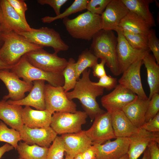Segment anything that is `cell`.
Returning a JSON list of instances; mask_svg holds the SVG:
<instances>
[{"label":"cell","instance_id":"cell-7","mask_svg":"<svg viewBox=\"0 0 159 159\" xmlns=\"http://www.w3.org/2000/svg\"><path fill=\"white\" fill-rule=\"evenodd\" d=\"M88 116L84 111L74 113L56 112L52 116L50 126L59 135L77 133L82 131Z\"/></svg>","mask_w":159,"mask_h":159},{"label":"cell","instance_id":"cell-54","mask_svg":"<svg viewBox=\"0 0 159 159\" xmlns=\"http://www.w3.org/2000/svg\"><path fill=\"white\" fill-rule=\"evenodd\" d=\"M17 159H23L20 158H18Z\"/></svg>","mask_w":159,"mask_h":159},{"label":"cell","instance_id":"cell-11","mask_svg":"<svg viewBox=\"0 0 159 159\" xmlns=\"http://www.w3.org/2000/svg\"><path fill=\"white\" fill-rule=\"evenodd\" d=\"M85 131L92 145L102 144L116 138L112 125L110 114L107 111L96 117L91 127Z\"/></svg>","mask_w":159,"mask_h":159},{"label":"cell","instance_id":"cell-13","mask_svg":"<svg viewBox=\"0 0 159 159\" xmlns=\"http://www.w3.org/2000/svg\"><path fill=\"white\" fill-rule=\"evenodd\" d=\"M103 144H93L95 159H119L127 154L129 144L128 138L117 137Z\"/></svg>","mask_w":159,"mask_h":159},{"label":"cell","instance_id":"cell-22","mask_svg":"<svg viewBox=\"0 0 159 159\" xmlns=\"http://www.w3.org/2000/svg\"><path fill=\"white\" fill-rule=\"evenodd\" d=\"M115 137L129 138L138 132L140 129L135 127L122 110H112L108 111Z\"/></svg>","mask_w":159,"mask_h":159},{"label":"cell","instance_id":"cell-33","mask_svg":"<svg viewBox=\"0 0 159 159\" xmlns=\"http://www.w3.org/2000/svg\"><path fill=\"white\" fill-rule=\"evenodd\" d=\"M21 140L19 132L9 128L4 123L0 121V142L9 144L16 150L18 142Z\"/></svg>","mask_w":159,"mask_h":159},{"label":"cell","instance_id":"cell-37","mask_svg":"<svg viewBox=\"0 0 159 159\" xmlns=\"http://www.w3.org/2000/svg\"><path fill=\"white\" fill-rule=\"evenodd\" d=\"M159 94H154L150 100L145 116V123L153 118L159 112Z\"/></svg>","mask_w":159,"mask_h":159},{"label":"cell","instance_id":"cell-1","mask_svg":"<svg viewBox=\"0 0 159 159\" xmlns=\"http://www.w3.org/2000/svg\"><path fill=\"white\" fill-rule=\"evenodd\" d=\"M91 70L88 68L82 73V77L77 81L73 90L65 92L70 100L78 99L85 112L92 120L105 112L101 109L96 101L97 98L102 95L104 89L93 84L90 80Z\"/></svg>","mask_w":159,"mask_h":159},{"label":"cell","instance_id":"cell-48","mask_svg":"<svg viewBox=\"0 0 159 159\" xmlns=\"http://www.w3.org/2000/svg\"><path fill=\"white\" fill-rule=\"evenodd\" d=\"M143 153V155L141 159H150V153L148 147Z\"/></svg>","mask_w":159,"mask_h":159},{"label":"cell","instance_id":"cell-15","mask_svg":"<svg viewBox=\"0 0 159 159\" xmlns=\"http://www.w3.org/2000/svg\"><path fill=\"white\" fill-rule=\"evenodd\" d=\"M137 97L132 92L119 84L112 91L103 96L101 102L102 106L107 111L112 110H122Z\"/></svg>","mask_w":159,"mask_h":159},{"label":"cell","instance_id":"cell-42","mask_svg":"<svg viewBox=\"0 0 159 159\" xmlns=\"http://www.w3.org/2000/svg\"><path fill=\"white\" fill-rule=\"evenodd\" d=\"M140 128L151 132H159V112L152 119L144 123Z\"/></svg>","mask_w":159,"mask_h":159},{"label":"cell","instance_id":"cell-35","mask_svg":"<svg viewBox=\"0 0 159 159\" xmlns=\"http://www.w3.org/2000/svg\"><path fill=\"white\" fill-rule=\"evenodd\" d=\"M49 148L47 159H63L65 145L61 136H57Z\"/></svg>","mask_w":159,"mask_h":159},{"label":"cell","instance_id":"cell-18","mask_svg":"<svg viewBox=\"0 0 159 159\" xmlns=\"http://www.w3.org/2000/svg\"><path fill=\"white\" fill-rule=\"evenodd\" d=\"M128 138L129 144L127 154L129 159H138L152 142L159 143V132H149L141 128Z\"/></svg>","mask_w":159,"mask_h":159},{"label":"cell","instance_id":"cell-38","mask_svg":"<svg viewBox=\"0 0 159 159\" xmlns=\"http://www.w3.org/2000/svg\"><path fill=\"white\" fill-rule=\"evenodd\" d=\"M148 37V48L152 52L157 63L159 64V40L155 31L151 29Z\"/></svg>","mask_w":159,"mask_h":159},{"label":"cell","instance_id":"cell-32","mask_svg":"<svg viewBox=\"0 0 159 159\" xmlns=\"http://www.w3.org/2000/svg\"><path fill=\"white\" fill-rule=\"evenodd\" d=\"M75 63L73 58H69L66 67L62 72L64 80L62 87L65 92L73 89L77 81L75 69Z\"/></svg>","mask_w":159,"mask_h":159},{"label":"cell","instance_id":"cell-28","mask_svg":"<svg viewBox=\"0 0 159 159\" xmlns=\"http://www.w3.org/2000/svg\"><path fill=\"white\" fill-rule=\"evenodd\" d=\"M128 10L145 21L151 27L155 26L153 15L150 10L152 0H121Z\"/></svg>","mask_w":159,"mask_h":159},{"label":"cell","instance_id":"cell-47","mask_svg":"<svg viewBox=\"0 0 159 159\" xmlns=\"http://www.w3.org/2000/svg\"><path fill=\"white\" fill-rule=\"evenodd\" d=\"M11 66L8 65L0 59V69H7L10 70Z\"/></svg>","mask_w":159,"mask_h":159},{"label":"cell","instance_id":"cell-50","mask_svg":"<svg viewBox=\"0 0 159 159\" xmlns=\"http://www.w3.org/2000/svg\"><path fill=\"white\" fill-rule=\"evenodd\" d=\"M2 31L1 26L0 24V48H1L3 44V41L1 36Z\"/></svg>","mask_w":159,"mask_h":159},{"label":"cell","instance_id":"cell-12","mask_svg":"<svg viewBox=\"0 0 159 159\" xmlns=\"http://www.w3.org/2000/svg\"><path fill=\"white\" fill-rule=\"evenodd\" d=\"M9 70L0 69V80L4 84L9 92L3 97L7 100L18 101L25 97V93L30 92L33 86V82L21 80L14 73Z\"/></svg>","mask_w":159,"mask_h":159},{"label":"cell","instance_id":"cell-39","mask_svg":"<svg viewBox=\"0 0 159 159\" xmlns=\"http://www.w3.org/2000/svg\"><path fill=\"white\" fill-rule=\"evenodd\" d=\"M93 84L108 90L114 89L118 85L116 78L107 75L100 78L98 82H93Z\"/></svg>","mask_w":159,"mask_h":159},{"label":"cell","instance_id":"cell-21","mask_svg":"<svg viewBox=\"0 0 159 159\" xmlns=\"http://www.w3.org/2000/svg\"><path fill=\"white\" fill-rule=\"evenodd\" d=\"M45 82L43 80L34 81L33 87L27 96L19 100H9L7 102L12 104L32 107L38 110H45Z\"/></svg>","mask_w":159,"mask_h":159},{"label":"cell","instance_id":"cell-10","mask_svg":"<svg viewBox=\"0 0 159 159\" xmlns=\"http://www.w3.org/2000/svg\"><path fill=\"white\" fill-rule=\"evenodd\" d=\"M116 55L120 74H122L132 64L143 58L149 51L136 49L132 48L124 37L122 31L117 29Z\"/></svg>","mask_w":159,"mask_h":159},{"label":"cell","instance_id":"cell-3","mask_svg":"<svg viewBox=\"0 0 159 159\" xmlns=\"http://www.w3.org/2000/svg\"><path fill=\"white\" fill-rule=\"evenodd\" d=\"M117 37L112 31L101 29L92 39L90 50L98 58L104 60L115 76L120 74L117 57Z\"/></svg>","mask_w":159,"mask_h":159},{"label":"cell","instance_id":"cell-30","mask_svg":"<svg viewBox=\"0 0 159 159\" xmlns=\"http://www.w3.org/2000/svg\"><path fill=\"white\" fill-rule=\"evenodd\" d=\"M98 58L90 49H86L79 56L75 64V69L77 80L82 72L88 67L91 68L97 62Z\"/></svg>","mask_w":159,"mask_h":159},{"label":"cell","instance_id":"cell-25","mask_svg":"<svg viewBox=\"0 0 159 159\" xmlns=\"http://www.w3.org/2000/svg\"><path fill=\"white\" fill-rule=\"evenodd\" d=\"M150 100L137 96L133 101L122 109L133 124L140 128L145 123V115Z\"/></svg>","mask_w":159,"mask_h":159},{"label":"cell","instance_id":"cell-36","mask_svg":"<svg viewBox=\"0 0 159 159\" xmlns=\"http://www.w3.org/2000/svg\"><path fill=\"white\" fill-rule=\"evenodd\" d=\"M111 0H88L86 9L91 13L101 15Z\"/></svg>","mask_w":159,"mask_h":159},{"label":"cell","instance_id":"cell-19","mask_svg":"<svg viewBox=\"0 0 159 159\" xmlns=\"http://www.w3.org/2000/svg\"><path fill=\"white\" fill-rule=\"evenodd\" d=\"M3 22L2 30L12 31L16 33L31 30L27 22L24 21L14 10L7 0H0Z\"/></svg>","mask_w":159,"mask_h":159},{"label":"cell","instance_id":"cell-16","mask_svg":"<svg viewBox=\"0 0 159 159\" xmlns=\"http://www.w3.org/2000/svg\"><path fill=\"white\" fill-rule=\"evenodd\" d=\"M129 11L121 0H111L100 15L102 29L115 31Z\"/></svg>","mask_w":159,"mask_h":159},{"label":"cell","instance_id":"cell-14","mask_svg":"<svg viewBox=\"0 0 159 159\" xmlns=\"http://www.w3.org/2000/svg\"><path fill=\"white\" fill-rule=\"evenodd\" d=\"M19 132L21 140L27 144L47 148L57 135L50 126L31 128L24 125Z\"/></svg>","mask_w":159,"mask_h":159},{"label":"cell","instance_id":"cell-53","mask_svg":"<svg viewBox=\"0 0 159 159\" xmlns=\"http://www.w3.org/2000/svg\"><path fill=\"white\" fill-rule=\"evenodd\" d=\"M63 159H73V158H72L66 154L65 158Z\"/></svg>","mask_w":159,"mask_h":159},{"label":"cell","instance_id":"cell-8","mask_svg":"<svg viewBox=\"0 0 159 159\" xmlns=\"http://www.w3.org/2000/svg\"><path fill=\"white\" fill-rule=\"evenodd\" d=\"M26 57L33 66L44 71L62 73L68 61L58 57L57 54L50 53L42 48L26 53Z\"/></svg>","mask_w":159,"mask_h":159},{"label":"cell","instance_id":"cell-52","mask_svg":"<svg viewBox=\"0 0 159 159\" xmlns=\"http://www.w3.org/2000/svg\"><path fill=\"white\" fill-rule=\"evenodd\" d=\"M119 159H129L128 155L127 154H125L123 156L121 157Z\"/></svg>","mask_w":159,"mask_h":159},{"label":"cell","instance_id":"cell-51","mask_svg":"<svg viewBox=\"0 0 159 159\" xmlns=\"http://www.w3.org/2000/svg\"><path fill=\"white\" fill-rule=\"evenodd\" d=\"M73 159H83L82 156L81 154H79L75 156H74V157L73 158Z\"/></svg>","mask_w":159,"mask_h":159},{"label":"cell","instance_id":"cell-17","mask_svg":"<svg viewBox=\"0 0 159 159\" xmlns=\"http://www.w3.org/2000/svg\"><path fill=\"white\" fill-rule=\"evenodd\" d=\"M143 58L138 59L126 69L122 74V75L118 80V82L138 97L148 99V97L143 87L140 75Z\"/></svg>","mask_w":159,"mask_h":159},{"label":"cell","instance_id":"cell-5","mask_svg":"<svg viewBox=\"0 0 159 159\" xmlns=\"http://www.w3.org/2000/svg\"><path fill=\"white\" fill-rule=\"evenodd\" d=\"M10 70L19 78H22L23 80L28 82L43 80L55 87L63 86L64 83L62 73L47 72L35 67L28 61L25 55L12 66Z\"/></svg>","mask_w":159,"mask_h":159},{"label":"cell","instance_id":"cell-24","mask_svg":"<svg viewBox=\"0 0 159 159\" xmlns=\"http://www.w3.org/2000/svg\"><path fill=\"white\" fill-rule=\"evenodd\" d=\"M52 114L48 110H34L30 107L23 108L22 119L24 125L31 128L50 126Z\"/></svg>","mask_w":159,"mask_h":159},{"label":"cell","instance_id":"cell-29","mask_svg":"<svg viewBox=\"0 0 159 159\" xmlns=\"http://www.w3.org/2000/svg\"><path fill=\"white\" fill-rule=\"evenodd\" d=\"M16 150L19 158L23 159H47L49 148L29 145L20 141Z\"/></svg>","mask_w":159,"mask_h":159},{"label":"cell","instance_id":"cell-40","mask_svg":"<svg viewBox=\"0 0 159 159\" xmlns=\"http://www.w3.org/2000/svg\"><path fill=\"white\" fill-rule=\"evenodd\" d=\"M10 4L22 19L27 22L25 12L27 10V6L23 0H7Z\"/></svg>","mask_w":159,"mask_h":159},{"label":"cell","instance_id":"cell-45","mask_svg":"<svg viewBox=\"0 0 159 159\" xmlns=\"http://www.w3.org/2000/svg\"><path fill=\"white\" fill-rule=\"evenodd\" d=\"M81 155L83 159H95L96 153L93 145L88 147Z\"/></svg>","mask_w":159,"mask_h":159},{"label":"cell","instance_id":"cell-41","mask_svg":"<svg viewBox=\"0 0 159 159\" xmlns=\"http://www.w3.org/2000/svg\"><path fill=\"white\" fill-rule=\"evenodd\" d=\"M38 2L41 5L47 4L53 8L56 14L59 15L62 6L66 3L67 0H38Z\"/></svg>","mask_w":159,"mask_h":159},{"label":"cell","instance_id":"cell-4","mask_svg":"<svg viewBox=\"0 0 159 159\" xmlns=\"http://www.w3.org/2000/svg\"><path fill=\"white\" fill-rule=\"evenodd\" d=\"M62 22L69 34L77 39L90 40L102 29L101 16L88 11L73 19L65 18Z\"/></svg>","mask_w":159,"mask_h":159},{"label":"cell","instance_id":"cell-46","mask_svg":"<svg viewBox=\"0 0 159 159\" xmlns=\"http://www.w3.org/2000/svg\"><path fill=\"white\" fill-rule=\"evenodd\" d=\"M11 145L6 143L0 147V159L3 155L6 152L9 151L14 149Z\"/></svg>","mask_w":159,"mask_h":159},{"label":"cell","instance_id":"cell-6","mask_svg":"<svg viewBox=\"0 0 159 159\" xmlns=\"http://www.w3.org/2000/svg\"><path fill=\"white\" fill-rule=\"evenodd\" d=\"M28 42L40 46L51 47L57 54L66 51L69 46L62 40L60 34L54 29L42 27L38 29L32 28L30 31L17 33Z\"/></svg>","mask_w":159,"mask_h":159},{"label":"cell","instance_id":"cell-44","mask_svg":"<svg viewBox=\"0 0 159 159\" xmlns=\"http://www.w3.org/2000/svg\"><path fill=\"white\" fill-rule=\"evenodd\" d=\"M158 144L155 141H152L148 146L150 159H159V148Z\"/></svg>","mask_w":159,"mask_h":159},{"label":"cell","instance_id":"cell-34","mask_svg":"<svg viewBox=\"0 0 159 159\" xmlns=\"http://www.w3.org/2000/svg\"><path fill=\"white\" fill-rule=\"evenodd\" d=\"M122 34L128 44L133 48L149 51L148 36L122 31Z\"/></svg>","mask_w":159,"mask_h":159},{"label":"cell","instance_id":"cell-49","mask_svg":"<svg viewBox=\"0 0 159 159\" xmlns=\"http://www.w3.org/2000/svg\"><path fill=\"white\" fill-rule=\"evenodd\" d=\"M3 20L2 10L0 1V24L2 26L3 24Z\"/></svg>","mask_w":159,"mask_h":159},{"label":"cell","instance_id":"cell-23","mask_svg":"<svg viewBox=\"0 0 159 159\" xmlns=\"http://www.w3.org/2000/svg\"><path fill=\"white\" fill-rule=\"evenodd\" d=\"M23 109L21 105L9 104L3 99L0 101V119L19 132L24 125L22 119Z\"/></svg>","mask_w":159,"mask_h":159},{"label":"cell","instance_id":"cell-26","mask_svg":"<svg viewBox=\"0 0 159 159\" xmlns=\"http://www.w3.org/2000/svg\"><path fill=\"white\" fill-rule=\"evenodd\" d=\"M142 61L146 69L147 82L150 90L148 98L150 100L154 94L159 93V65L149 51L145 53Z\"/></svg>","mask_w":159,"mask_h":159},{"label":"cell","instance_id":"cell-20","mask_svg":"<svg viewBox=\"0 0 159 159\" xmlns=\"http://www.w3.org/2000/svg\"><path fill=\"white\" fill-rule=\"evenodd\" d=\"M61 136L64 143L66 154L73 158L92 145L91 140L87 135L85 130L63 134Z\"/></svg>","mask_w":159,"mask_h":159},{"label":"cell","instance_id":"cell-9","mask_svg":"<svg viewBox=\"0 0 159 159\" xmlns=\"http://www.w3.org/2000/svg\"><path fill=\"white\" fill-rule=\"evenodd\" d=\"M45 100L46 109L52 114L56 112L74 113L77 105L67 97L62 86L45 85Z\"/></svg>","mask_w":159,"mask_h":159},{"label":"cell","instance_id":"cell-2","mask_svg":"<svg viewBox=\"0 0 159 159\" xmlns=\"http://www.w3.org/2000/svg\"><path fill=\"white\" fill-rule=\"evenodd\" d=\"M1 36L3 44L0 48V59L10 66L16 64L26 53L43 47L12 31L2 30Z\"/></svg>","mask_w":159,"mask_h":159},{"label":"cell","instance_id":"cell-43","mask_svg":"<svg viewBox=\"0 0 159 159\" xmlns=\"http://www.w3.org/2000/svg\"><path fill=\"white\" fill-rule=\"evenodd\" d=\"M105 61L104 60L101 59L100 63L97 62L92 67L93 74L94 77L99 79L107 75L105 69Z\"/></svg>","mask_w":159,"mask_h":159},{"label":"cell","instance_id":"cell-27","mask_svg":"<svg viewBox=\"0 0 159 159\" xmlns=\"http://www.w3.org/2000/svg\"><path fill=\"white\" fill-rule=\"evenodd\" d=\"M151 28L143 19L129 11L120 22L117 29L148 36Z\"/></svg>","mask_w":159,"mask_h":159},{"label":"cell","instance_id":"cell-31","mask_svg":"<svg viewBox=\"0 0 159 159\" xmlns=\"http://www.w3.org/2000/svg\"><path fill=\"white\" fill-rule=\"evenodd\" d=\"M88 0H75L63 12L58 16L52 17L47 16L42 18L43 23H50L58 19H63L72 14L82 11L86 9Z\"/></svg>","mask_w":159,"mask_h":159}]
</instances>
